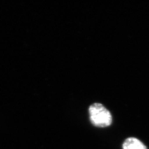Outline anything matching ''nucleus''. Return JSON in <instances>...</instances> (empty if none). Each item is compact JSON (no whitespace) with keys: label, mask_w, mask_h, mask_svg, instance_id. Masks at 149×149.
<instances>
[{"label":"nucleus","mask_w":149,"mask_h":149,"mask_svg":"<svg viewBox=\"0 0 149 149\" xmlns=\"http://www.w3.org/2000/svg\"><path fill=\"white\" fill-rule=\"evenodd\" d=\"M88 112L91 122L93 125L105 128L112 124L111 113L101 103H95L91 105Z\"/></svg>","instance_id":"nucleus-1"},{"label":"nucleus","mask_w":149,"mask_h":149,"mask_svg":"<svg viewBox=\"0 0 149 149\" xmlns=\"http://www.w3.org/2000/svg\"><path fill=\"white\" fill-rule=\"evenodd\" d=\"M123 149H147L146 146L138 139L129 138L125 140L123 145Z\"/></svg>","instance_id":"nucleus-2"}]
</instances>
